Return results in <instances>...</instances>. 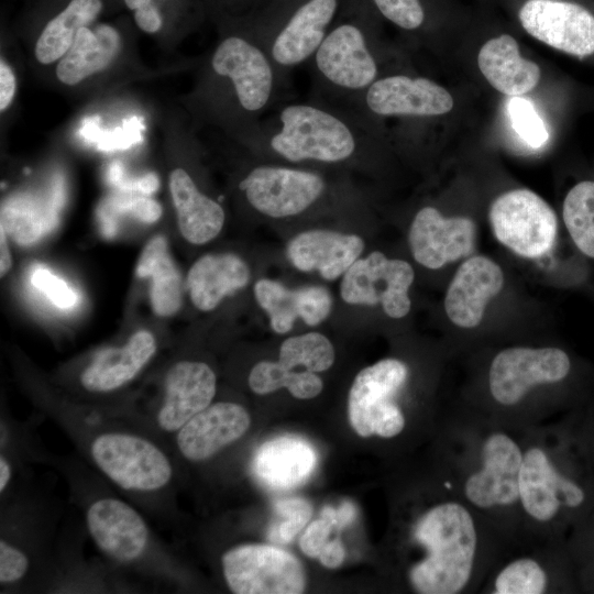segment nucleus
I'll return each mask as SVG.
<instances>
[{"instance_id":"f03ea898","label":"nucleus","mask_w":594,"mask_h":594,"mask_svg":"<svg viewBox=\"0 0 594 594\" xmlns=\"http://www.w3.org/2000/svg\"><path fill=\"white\" fill-rule=\"evenodd\" d=\"M436 497L414 518L409 541L419 558L406 580L420 594L479 590L507 542L439 474Z\"/></svg>"},{"instance_id":"dca6fc26","label":"nucleus","mask_w":594,"mask_h":594,"mask_svg":"<svg viewBox=\"0 0 594 594\" xmlns=\"http://www.w3.org/2000/svg\"><path fill=\"white\" fill-rule=\"evenodd\" d=\"M453 105L450 92L433 80L397 74L375 80L351 109L366 117H436Z\"/></svg>"},{"instance_id":"cd10ccee","label":"nucleus","mask_w":594,"mask_h":594,"mask_svg":"<svg viewBox=\"0 0 594 594\" xmlns=\"http://www.w3.org/2000/svg\"><path fill=\"white\" fill-rule=\"evenodd\" d=\"M121 36L111 24L97 23L78 30L56 67L58 80L74 86L106 69L119 54Z\"/></svg>"},{"instance_id":"4468645a","label":"nucleus","mask_w":594,"mask_h":594,"mask_svg":"<svg viewBox=\"0 0 594 594\" xmlns=\"http://www.w3.org/2000/svg\"><path fill=\"white\" fill-rule=\"evenodd\" d=\"M415 273L411 265L399 258H388L374 251L356 260L343 274L340 294L350 305H381L394 319L405 317L411 306L408 295Z\"/></svg>"},{"instance_id":"2f4dec72","label":"nucleus","mask_w":594,"mask_h":594,"mask_svg":"<svg viewBox=\"0 0 594 594\" xmlns=\"http://www.w3.org/2000/svg\"><path fill=\"white\" fill-rule=\"evenodd\" d=\"M139 277H152L151 302L158 316H172L182 305L180 276L168 253L164 237L153 238L136 266Z\"/></svg>"},{"instance_id":"c85d7f7f","label":"nucleus","mask_w":594,"mask_h":594,"mask_svg":"<svg viewBox=\"0 0 594 594\" xmlns=\"http://www.w3.org/2000/svg\"><path fill=\"white\" fill-rule=\"evenodd\" d=\"M477 64L496 90L513 97L532 90L541 75L536 63L520 56L516 40L508 34L488 40L480 50Z\"/></svg>"},{"instance_id":"39448f33","label":"nucleus","mask_w":594,"mask_h":594,"mask_svg":"<svg viewBox=\"0 0 594 594\" xmlns=\"http://www.w3.org/2000/svg\"><path fill=\"white\" fill-rule=\"evenodd\" d=\"M571 371L569 354L557 346L502 349L486 370V399L466 406L520 429L543 425L550 419L538 399L540 392L562 384Z\"/></svg>"},{"instance_id":"f3484780","label":"nucleus","mask_w":594,"mask_h":594,"mask_svg":"<svg viewBox=\"0 0 594 594\" xmlns=\"http://www.w3.org/2000/svg\"><path fill=\"white\" fill-rule=\"evenodd\" d=\"M522 28L540 42L568 54L594 53V15L563 0H528L519 11Z\"/></svg>"},{"instance_id":"ddd939ff","label":"nucleus","mask_w":594,"mask_h":594,"mask_svg":"<svg viewBox=\"0 0 594 594\" xmlns=\"http://www.w3.org/2000/svg\"><path fill=\"white\" fill-rule=\"evenodd\" d=\"M488 217L496 239L517 255L540 257L554 244L557 216L529 189H514L501 195L492 204Z\"/></svg>"},{"instance_id":"20e7f679","label":"nucleus","mask_w":594,"mask_h":594,"mask_svg":"<svg viewBox=\"0 0 594 594\" xmlns=\"http://www.w3.org/2000/svg\"><path fill=\"white\" fill-rule=\"evenodd\" d=\"M249 138L288 164L332 165L359 157L370 135L360 112L315 99L279 103Z\"/></svg>"},{"instance_id":"2eb2a0df","label":"nucleus","mask_w":594,"mask_h":594,"mask_svg":"<svg viewBox=\"0 0 594 594\" xmlns=\"http://www.w3.org/2000/svg\"><path fill=\"white\" fill-rule=\"evenodd\" d=\"M87 530L102 554L118 564H134L145 558L153 537L141 514L114 496H100L85 510Z\"/></svg>"},{"instance_id":"72a5a7b5","label":"nucleus","mask_w":594,"mask_h":594,"mask_svg":"<svg viewBox=\"0 0 594 594\" xmlns=\"http://www.w3.org/2000/svg\"><path fill=\"white\" fill-rule=\"evenodd\" d=\"M294 370L279 361H261L249 374V386L258 395L287 388L294 397L299 399H310L320 394L323 383L316 373Z\"/></svg>"},{"instance_id":"5701e85b","label":"nucleus","mask_w":594,"mask_h":594,"mask_svg":"<svg viewBox=\"0 0 594 594\" xmlns=\"http://www.w3.org/2000/svg\"><path fill=\"white\" fill-rule=\"evenodd\" d=\"M364 241L356 234L333 230H306L289 240L286 256L301 272H318L327 280H334L359 260Z\"/></svg>"},{"instance_id":"a211bd4d","label":"nucleus","mask_w":594,"mask_h":594,"mask_svg":"<svg viewBox=\"0 0 594 594\" xmlns=\"http://www.w3.org/2000/svg\"><path fill=\"white\" fill-rule=\"evenodd\" d=\"M337 8L338 0H307L274 35L260 43L283 76L310 62L329 32Z\"/></svg>"},{"instance_id":"7ed1b4c3","label":"nucleus","mask_w":594,"mask_h":594,"mask_svg":"<svg viewBox=\"0 0 594 594\" xmlns=\"http://www.w3.org/2000/svg\"><path fill=\"white\" fill-rule=\"evenodd\" d=\"M569 420L527 430L519 475L520 540L565 542L594 505L587 452Z\"/></svg>"},{"instance_id":"9b49d317","label":"nucleus","mask_w":594,"mask_h":594,"mask_svg":"<svg viewBox=\"0 0 594 594\" xmlns=\"http://www.w3.org/2000/svg\"><path fill=\"white\" fill-rule=\"evenodd\" d=\"M249 205L274 219L299 216L327 190L324 177L314 170L280 164H260L239 183Z\"/></svg>"},{"instance_id":"c756f323","label":"nucleus","mask_w":594,"mask_h":594,"mask_svg":"<svg viewBox=\"0 0 594 594\" xmlns=\"http://www.w3.org/2000/svg\"><path fill=\"white\" fill-rule=\"evenodd\" d=\"M250 268L238 255L208 254L190 267L187 284L193 304L202 311L215 309L220 301L250 282Z\"/></svg>"},{"instance_id":"1a4fd4ad","label":"nucleus","mask_w":594,"mask_h":594,"mask_svg":"<svg viewBox=\"0 0 594 594\" xmlns=\"http://www.w3.org/2000/svg\"><path fill=\"white\" fill-rule=\"evenodd\" d=\"M310 62L326 96L348 108L381 77L367 36L353 23L331 29Z\"/></svg>"},{"instance_id":"a19ab883","label":"nucleus","mask_w":594,"mask_h":594,"mask_svg":"<svg viewBox=\"0 0 594 594\" xmlns=\"http://www.w3.org/2000/svg\"><path fill=\"white\" fill-rule=\"evenodd\" d=\"M373 2L387 20L404 30H416L425 20L419 0H373Z\"/></svg>"},{"instance_id":"7c9ffc66","label":"nucleus","mask_w":594,"mask_h":594,"mask_svg":"<svg viewBox=\"0 0 594 594\" xmlns=\"http://www.w3.org/2000/svg\"><path fill=\"white\" fill-rule=\"evenodd\" d=\"M103 9V0H67L41 30L35 43L36 59L43 65L61 59L70 48L78 30L94 24Z\"/></svg>"},{"instance_id":"a878e982","label":"nucleus","mask_w":594,"mask_h":594,"mask_svg":"<svg viewBox=\"0 0 594 594\" xmlns=\"http://www.w3.org/2000/svg\"><path fill=\"white\" fill-rule=\"evenodd\" d=\"M169 190L182 235L193 244L215 239L224 223V211L218 201L199 190L184 168L169 174Z\"/></svg>"},{"instance_id":"f257e3e1","label":"nucleus","mask_w":594,"mask_h":594,"mask_svg":"<svg viewBox=\"0 0 594 594\" xmlns=\"http://www.w3.org/2000/svg\"><path fill=\"white\" fill-rule=\"evenodd\" d=\"M528 429L463 406L440 422L439 474L509 543L519 541V475Z\"/></svg>"},{"instance_id":"ea45409f","label":"nucleus","mask_w":594,"mask_h":594,"mask_svg":"<svg viewBox=\"0 0 594 594\" xmlns=\"http://www.w3.org/2000/svg\"><path fill=\"white\" fill-rule=\"evenodd\" d=\"M31 560L22 546L1 537L0 540V584L10 586L21 582L30 572Z\"/></svg>"},{"instance_id":"c03bdc74","label":"nucleus","mask_w":594,"mask_h":594,"mask_svg":"<svg viewBox=\"0 0 594 594\" xmlns=\"http://www.w3.org/2000/svg\"><path fill=\"white\" fill-rule=\"evenodd\" d=\"M120 209L130 212L136 219L146 223H153L162 216L161 205L151 198L139 197L131 199L123 202Z\"/></svg>"},{"instance_id":"4be33fe9","label":"nucleus","mask_w":594,"mask_h":594,"mask_svg":"<svg viewBox=\"0 0 594 594\" xmlns=\"http://www.w3.org/2000/svg\"><path fill=\"white\" fill-rule=\"evenodd\" d=\"M504 274L493 260L477 255L464 261L455 272L444 297L448 318L458 327L480 324L487 302L503 288Z\"/></svg>"},{"instance_id":"aec40b11","label":"nucleus","mask_w":594,"mask_h":594,"mask_svg":"<svg viewBox=\"0 0 594 594\" xmlns=\"http://www.w3.org/2000/svg\"><path fill=\"white\" fill-rule=\"evenodd\" d=\"M250 425V415L241 405L211 403L174 433L175 446L183 459L202 462L241 439Z\"/></svg>"},{"instance_id":"412c9836","label":"nucleus","mask_w":594,"mask_h":594,"mask_svg":"<svg viewBox=\"0 0 594 594\" xmlns=\"http://www.w3.org/2000/svg\"><path fill=\"white\" fill-rule=\"evenodd\" d=\"M216 389V374L208 364L199 361L175 363L165 376L155 425L161 431L174 435L212 403Z\"/></svg>"},{"instance_id":"bb28decb","label":"nucleus","mask_w":594,"mask_h":594,"mask_svg":"<svg viewBox=\"0 0 594 594\" xmlns=\"http://www.w3.org/2000/svg\"><path fill=\"white\" fill-rule=\"evenodd\" d=\"M317 455L309 442L297 437L266 441L257 450L253 468L256 476L274 490H289L304 483L312 473Z\"/></svg>"},{"instance_id":"e433bc0d","label":"nucleus","mask_w":594,"mask_h":594,"mask_svg":"<svg viewBox=\"0 0 594 594\" xmlns=\"http://www.w3.org/2000/svg\"><path fill=\"white\" fill-rule=\"evenodd\" d=\"M276 520L268 528V539L275 543L290 542L309 521L312 507L302 498H286L274 505Z\"/></svg>"},{"instance_id":"4c0bfd02","label":"nucleus","mask_w":594,"mask_h":594,"mask_svg":"<svg viewBox=\"0 0 594 594\" xmlns=\"http://www.w3.org/2000/svg\"><path fill=\"white\" fill-rule=\"evenodd\" d=\"M508 114L516 133L531 147L547 142V128L529 99L513 97L508 102Z\"/></svg>"},{"instance_id":"6ab92c4d","label":"nucleus","mask_w":594,"mask_h":594,"mask_svg":"<svg viewBox=\"0 0 594 594\" xmlns=\"http://www.w3.org/2000/svg\"><path fill=\"white\" fill-rule=\"evenodd\" d=\"M408 242L419 264L438 270L471 253L475 223L464 217L446 218L435 207H424L414 217Z\"/></svg>"},{"instance_id":"3c124183","label":"nucleus","mask_w":594,"mask_h":594,"mask_svg":"<svg viewBox=\"0 0 594 594\" xmlns=\"http://www.w3.org/2000/svg\"><path fill=\"white\" fill-rule=\"evenodd\" d=\"M158 182L154 175H147L136 183V187L143 193H152L157 188Z\"/></svg>"},{"instance_id":"b1692460","label":"nucleus","mask_w":594,"mask_h":594,"mask_svg":"<svg viewBox=\"0 0 594 594\" xmlns=\"http://www.w3.org/2000/svg\"><path fill=\"white\" fill-rule=\"evenodd\" d=\"M260 307L267 314L272 329L279 334L292 330L300 318L308 326L321 323L330 315L332 298L322 286H304L289 289L273 279H260L254 285Z\"/></svg>"},{"instance_id":"423d86ee","label":"nucleus","mask_w":594,"mask_h":594,"mask_svg":"<svg viewBox=\"0 0 594 594\" xmlns=\"http://www.w3.org/2000/svg\"><path fill=\"white\" fill-rule=\"evenodd\" d=\"M86 451L99 472L128 493H160L173 482L170 457L141 432L97 430L88 437Z\"/></svg>"},{"instance_id":"9d476101","label":"nucleus","mask_w":594,"mask_h":594,"mask_svg":"<svg viewBox=\"0 0 594 594\" xmlns=\"http://www.w3.org/2000/svg\"><path fill=\"white\" fill-rule=\"evenodd\" d=\"M565 542L525 539L507 544L479 593L547 594L568 588Z\"/></svg>"},{"instance_id":"0eeeda50","label":"nucleus","mask_w":594,"mask_h":594,"mask_svg":"<svg viewBox=\"0 0 594 594\" xmlns=\"http://www.w3.org/2000/svg\"><path fill=\"white\" fill-rule=\"evenodd\" d=\"M210 68L230 89L232 103L252 123V130L260 123L261 114L278 106L287 84L262 46L240 35L219 42Z\"/></svg>"},{"instance_id":"f8f14e48","label":"nucleus","mask_w":594,"mask_h":594,"mask_svg":"<svg viewBox=\"0 0 594 594\" xmlns=\"http://www.w3.org/2000/svg\"><path fill=\"white\" fill-rule=\"evenodd\" d=\"M228 587L237 594H299L306 575L292 553L268 544H241L221 558Z\"/></svg>"},{"instance_id":"393cba45","label":"nucleus","mask_w":594,"mask_h":594,"mask_svg":"<svg viewBox=\"0 0 594 594\" xmlns=\"http://www.w3.org/2000/svg\"><path fill=\"white\" fill-rule=\"evenodd\" d=\"M156 351L153 334L141 330L119 348L99 352L82 371L80 383L90 393H110L131 382Z\"/></svg>"},{"instance_id":"f704fd0d","label":"nucleus","mask_w":594,"mask_h":594,"mask_svg":"<svg viewBox=\"0 0 594 594\" xmlns=\"http://www.w3.org/2000/svg\"><path fill=\"white\" fill-rule=\"evenodd\" d=\"M562 215L574 244L594 258V182L584 180L570 189Z\"/></svg>"},{"instance_id":"de8ad7c7","label":"nucleus","mask_w":594,"mask_h":594,"mask_svg":"<svg viewBox=\"0 0 594 594\" xmlns=\"http://www.w3.org/2000/svg\"><path fill=\"white\" fill-rule=\"evenodd\" d=\"M345 552L341 541L334 539L326 543L318 558L324 566L336 569L342 564Z\"/></svg>"},{"instance_id":"8fccbe9b","label":"nucleus","mask_w":594,"mask_h":594,"mask_svg":"<svg viewBox=\"0 0 594 594\" xmlns=\"http://www.w3.org/2000/svg\"><path fill=\"white\" fill-rule=\"evenodd\" d=\"M0 248H1V258H0V275L4 276L8 273L12 265L10 250L7 243V233L4 229L0 228Z\"/></svg>"},{"instance_id":"58836bf2","label":"nucleus","mask_w":594,"mask_h":594,"mask_svg":"<svg viewBox=\"0 0 594 594\" xmlns=\"http://www.w3.org/2000/svg\"><path fill=\"white\" fill-rule=\"evenodd\" d=\"M31 284L43 292L61 309H70L78 302L76 292L61 277L43 265H35L30 276Z\"/></svg>"},{"instance_id":"49530a36","label":"nucleus","mask_w":594,"mask_h":594,"mask_svg":"<svg viewBox=\"0 0 594 594\" xmlns=\"http://www.w3.org/2000/svg\"><path fill=\"white\" fill-rule=\"evenodd\" d=\"M321 516L328 519L333 527L339 529L350 525L356 517V508L353 503L344 502L337 509L326 506L321 510Z\"/></svg>"},{"instance_id":"473e14b6","label":"nucleus","mask_w":594,"mask_h":594,"mask_svg":"<svg viewBox=\"0 0 594 594\" xmlns=\"http://www.w3.org/2000/svg\"><path fill=\"white\" fill-rule=\"evenodd\" d=\"M56 223V207H46L31 196L12 197L1 208V228L21 245L35 243Z\"/></svg>"},{"instance_id":"c9c22d12","label":"nucleus","mask_w":594,"mask_h":594,"mask_svg":"<svg viewBox=\"0 0 594 594\" xmlns=\"http://www.w3.org/2000/svg\"><path fill=\"white\" fill-rule=\"evenodd\" d=\"M331 341L319 332L287 338L279 348V362L289 369L298 366L317 373L330 369L334 362Z\"/></svg>"},{"instance_id":"09e8293b","label":"nucleus","mask_w":594,"mask_h":594,"mask_svg":"<svg viewBox=\"0 0 594 594\" xmlns=\"http://www.w3.org/2000/svg\"><path fill=\"white\" fill-rule=\"evenodd\" d=\"M12 463L8 459L7 455L1 453L0 455V492L3 494L8 486L10 485V482L12 480L13 475V468Z\"/></svg>"},{"instance_id":"37998d69","label":"nucleus","mask_w":594,"mask_h":594,"mask_svg":"<svg viewBox=\"0 0 594 594\" xmlns=\"http://www.w3.org/2000/svg\"><path fill=\"white\" fill-rule=\"evenodd\" d=\"M332 527V524L324 517L312 521L300 537L299 547L301 551L310 558L319 557L328 542Z\"/></svg>"},{"instance_id":"79ce46f5","label":"nucleus","mask_w":594,"mask_h":594,"mask_svg":"<svg viewBox=\"0 0 594 594\" xmlns=\"http://www.w3.org/2000/svg\"><path fill=\"white\" fill-rule=\"evenodd\" d=\"M162 1L166 0H123V3L132 12L136 26L145 33L154 34L164 24Z\"/></svg>"},{"instance_id":"a18cd8bd","label":"nucleus","mask_w":594,"mask_h":594,"mask_svg":"<svg viewBox=\"0 0 594 594\" xmlns=\"http://www.w3.org/2000/svg\"><path fill=\"white\" fill-rule=\"evenodd\" d=\"M15 76L10 65L1 58L0 62V110L3 112L12 102L15 94Z\"/></svg>"},{"instance_id":"6e6552de","label":"nucleus","mask_w":594,"mask_h":594,"mask_svg":"<svg viewBox=\"0 0 594 594\" xmlns=\"http://www.w3.org/2000/svg\"><path fill=\"white\" fill-rule=\"evenodd\" d=\"M408 377L407 364L396 358L380 360L358 373L348 398L349 420L358 435L394 440L406 431L408 419L397 398Z\"/></svg>"}]
</instances>
